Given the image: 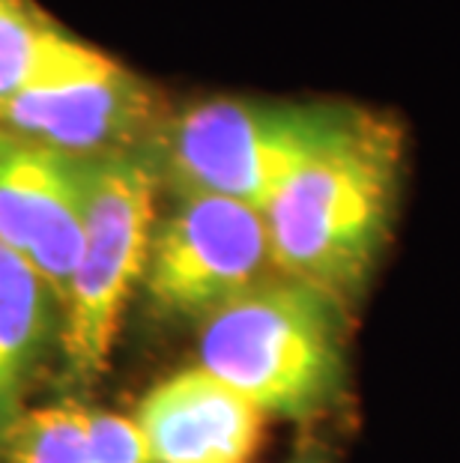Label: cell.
<instances>
[{"mask_svg":"<svg viewBox=\"0 0 460 463\" xmlns=\"http://www.w3.org/2000/svg\"><path fill=\"white\" fill-rule=\"evenodd\" d=\"M0 242L42 275L66 305L84 249L81 162L0 126Z\"/></svg>","mask_w":460,"mask_h":463,"instance_id":"7","label":"cell"},{"mask_svg":"<svg viewBox=\"0 0 460 463\" xmlns=\"http://www.w3.org/2000/svg\"><path fill=\"white\" fill-rule=\"evenodd\" d=\"M87 439L93 463H153L141 428L117 412L87 410Z\"/></svg>","mask_w":460,"mask_h":463,"instance_id":"12","label":"cell"},{"mask_svg":"<svg viewBox=\"0 0 460 463\" xmlns=\"http://www.w3.org/2000/svg\"><path fill=\"white\" fill-rule=\"evenodd\" d=\"M57 305L42 275L0 242V446L24 416V395L54 332Z\"/></svg>","mask_w":460,"mask_h":463,"instance_id":"9","label":"cell"},{"mask_svg":"<svg viewBox=\"0 0 460 463\" xmlns=\"http://www.w3.org/2000/svg\"><path fill=\"white\" fill-rule=\"evenodd\" d=\"M84 249L66 293L70 373L90 383L108 368L123 305L144 281L162 183L150 153L81 162Z\"/></svg>","mask_w":460,"mask_h":463,"instance_id":"4","label":"cell"},{"mask_svg":"<svg viewBox=\"0 0 460 463\" xmlns=\"http://www.w3.org/2000/svg\"><path fill=\"white\" fill-rule=\"evenodd\" d=\"M368 108L341 102H192L168 114L150 146L171 194H219L263 213L284 180L347 137Z\"/></svg>","mask_w":460,"mask_h":463,"instance_id":"3","label":"cell"},{"mask_svg":"<svg viewBox=\"0 0 460 463\" xmlns=\"http://www.w3.org/2000/svg\"><path fill=\"white\" fill-rule=\"evenodd\" d=\"M72 39L31 0H0V108L36 84Z\"/></svg>","mask_w":460,"mask_h":463,"instance_id":"10","label":"cell"},{"mask_svg":"<svg viewBox=\"0 0 460 463\" xmlns=\"http://www.w3.org/2000/svg\"><path fill=\"white\" fill-rule=\"evenodd\" d=\"M6 463H93L87 410L54 403L24 412L4 442Z\"/></svg>","mask_w":460,"mask_h":463,"instance_id":"11","label":"cell"},{"mask_svg":"<svg viewBox=\"0 0 460 463\" xmlns=\"http://www.w3.org/2000/svg\"><path fill=\"white\" fill-rule=\"evenodd\" d=\"M344 308L314 284L269 275L201 323V368L260 412L317 419L347 386Z\"/></svg>","mask_w":460,"mask_h":463,"instance_id":"2","label":"cell"},{"mask_svg":"<svg viewBox=\"0 0 460 463\" xmlns=\"http://www.w3.org/2000/svg\"><path fill=\"white\" fill-rule=\"evenodd\" d=\"M135 425L153 463H249L263 412L210 371L189 368L141 401Z\"/></svg>","mask_w":460,"mask_h":463,"instance_id":"8","label":"cell"},{"mask_svg":"<svg viewBox=\"0 0 460 463\" xmlns=\"http://www.w3.org/2000/svg\"><path fill=\"white\" fill-rule=\"evenodd\" d=\"M272 249L263 213L219 194H174L155 219L144 288L164 317L210 314L269 279Z\"/></svg>","mask_w":460,"mask_h":463,"instance_id":"6","label":"cell"},{"mask_svg":"<svg viewBox=\"0 0 460 463\" xmlns=\"http://www.w3.org/2000/svg\"><path fill=\"white\" fill-rule=\"evenodd\" d=\"M293 463H323V460H317V458H299V460H293Z\"/></svg>","mask_w":460,"mask_h":463,"instance_id":"13","label":"cell"},{"mask_svg":"<svg viewBox=\"0 0 460 463\" xmlns=\"http://www.w3.org/2000/svg\"><path fill=\"white\" fill-rule=\"evenodd\" d=\"M162 93L84 39L0 108V126L75 162L150 153L168 120Z\"/></svg>","mask_w":460,"mask_h":463,"instance_id":"5","label":"cell"},{"mask_svg":"<svg viewBox=\"0 0 460 463\" xmlns=\"http://www.w3.org/2000/svg\"><path fill=\"white\" fill-rule=\"evenodd\" d=\"M404 132L386 114L359 126L284 180L263 206L272 266L341 305L361 297L395 222Z\"/></svg>","mask_w":460,"mask_h":463,"instance_id":"1","label":"cell"}]
</instances>
